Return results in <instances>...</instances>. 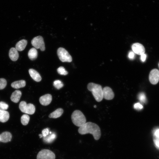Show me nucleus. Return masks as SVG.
I'll return each instance as SVG.
<instances>
[{
  "mask_svg": "<svg viewBox=\"0 0 159 159\" xmlns=\"http://www.w3.org/2000/svg\"><path fill=\"white\" fill-rule=\"evenodd\" d=\"M78 132L81 135L91 134L96 140H99L101 135V130L99 127L96 124L91 122H86L80 127L78 130Z\"/></svg>",
  "mask_w": 159,
  "mask_h": 159,
  "instance_id": "obj_1",
  "label": "nucleus"
},
{
  "mask_svg": "<svg viewBox=\"0 0 159 159\" xmlns=\"http://www.w3.org/2000/svg\"><path fill=\"white\" fill-rule=\"evenodd\" d=\"M87 88L92 92L97 101L100 102L103 99L102 89L101 85L90 82L87 85Z\"/></svg>",
  "mask_w": 159,
  "mask_h": 159,
  "instance_id": "obj_2",
  "label": "nucleus"
},
{
  "mask_svg": "<svg viewBox=\"0 0 159 159\" xmlns=\"http://www.w3.org/2000/svg\"><path fill=\"white\" fill-rule=\"evenodd\" d=\"M71 119L73 123L78 127H81L86 123V118L81 111L76 110L72 114Z\"/></svg>",
  "mask_w": 159,
  "mask_h": 159,
  "instance_id": "obj_3",
  "label": "nucleus"
},
{
  "mask_svg": "<svg viewBox=\"0 0 159 159\" xmlns=\"http://www.w3.org/2000/svg\"><path fill=\"white\" fill-rule=\"evenodd\" d=\"M20 110L23 112L30 115L34 114L35 111V106L31 103L27 104L24 101H21L19 106Z\"/></svg>",
  "mask_w": 159,
  "mask_h": 159,
  "instance_id": "obj_4",
  "label": "nucleus"
},
{
  "mask_svg": "<svg viewBox=\"0 0 159 159\" xmlns=\"http://www.w3.org/2000/svg\"><path fill=\"white\" fill-rule=\"evenodd\" d=\"M57 54L59 59L63 62H71L72 61L71 56L63 48L60 47L58 49Z\"/></svg>",
  "mask_w": 159,
  "mask_h": 159,
  "instance_id": "obj_5",
  "label": "nucleus"
},
{
  "mask_svg": "<svg viewBox=\"0 0 159 159\" xmlns=\"http://www.w3.org/2000/svg\"><path fill=\"white\" fill-rule=\"evenodd\" d=\"M37 159H55L54 153L51 150L44 149L40 151L38 153Z\"/></svg>",
  "mask_w": 159,
  "mask_h": 159,
  "instance_id": "obj_6",
  "label": "nucleus"
},
{
  "mask_svg": "<svg viewBox=\"0 0 159 159\" xmlns=\"http://www.w3.org/2000/svg\"><path fill=\"white\" fill-rule=\"evenodd\" d=\"M31 44L35 48L40 49L41 51H44L45 50L43 38L41 36H39L34 38L31 41Z\"/></svg>",
  "mask_w": 159,
  "mask_h": 159,
  "instance_id": "obj_7",
  "label": "nucleus"
},
{
  "mask_svg": "<svg viewBox=\"0 0 159 159\" xmlns=\"http://www.w3.org/2000/svg\"><path fill=\"white\" fill-rule=\"evenodd\" d=\"M149 80L152 84H157L159 81V71L157 69H153L150 72L149 75Z\"/></svg>",
  "mask_w": 159,
  "mask_h": 159,
  "instance_id": "obj_8",
  "label": "nucleus"
},
{
  "mask_svg": "<svg viewBox=\"0 0 159 159\" xmlns=\"http://www.w3.org/2000/svg\"><path fill=\"white\" fill-rule=\"evenodd\" d=\"M103 98L107 100L112 99L114 97V94L111 88L105 87L102 89Z\"/></svg>",
  "mask_w": 159,
  "mask_h": 159,
  "instance_id": "obj_9",
  "label": "nucleus"
},
{
  "mask_svg": "<svg viewBox=\"0 0 159 159\" xmlns=\"http://www.w3.org/2000/svg\"><path fill=\"white\" fill-rule=\"evenodd\" d=\"M132 48L133 52L137 54L141 55L145 52V50L144 46L140 43L133 44L132 46Z\"/></svg>",
  "mask_w": 159,
  "mask_h": 159,
  "instance_id": "obj_10",
  "label": "nucleus"
},
{
  "mask_svg": "<svg viewBox=\"0 0 159 159\" xmlns=\"http://www.w3.org/2000/svg\"><path fill=\"white\" fill-rule=\"evenodd\" d=\"M52 100L51 95L46 94L41 97L39 99L40 103L42 105L47 106L50 104Z\"/></svg>",
  "mask_w": 159,
  "mask_h": 159,
  "instance_id": "obj_11",
  "label": "nucleus"
},
{
  "mask_svg": "<svg viewBox=\"0 0 159 159\" xmlns=\"http://www.w3.org/2000/svg\"><path fill=\"white\" fill-rule=\"evenodd\" d=\"M153 138L155 147L159 150V128L154 129L153 131Z\"/></svg>",
  "mask_w": 159,
  "mask_h": 159,
  "instance_id": "obj_12",
  "label": "nucleus"
},
{
  "mask_svg": "<svg viewBox=\"0 0 159 159\" xmlns=\"http://www.w3.org/2000/svg\"><path fill=\"white\" fill-rule=\"evenodd\" d=\"M29 72L30 76L34 81L39 82L41 80V76L36 70L33 69H29Z\"/></svg>",
  "mask_w": 159,
  "mask_h": 159,
  "instance_id": "obj_13",
  "label": "nucleus"
},
{
  "mask_svg": "<svg viewBox=\"0 0 159 159\" xmlns=\"http://www.w3.org/2000/svg\"><path fill=\"white\" fill-rule=\"evenodd\" d=\"M12 138L11 134L8 132H4L0 135V141L7 143L10 141Z\"/></svg>",
  "mask_w": 159,
  "mask_h": 159,
  "instance_id": "obj_14",
  "label": "nucleus"
},
{
  "mask_svg": "<svg viewBox=\"0 0 159 159\" xmlns=\"http://www.w3.org/2000/svg\"><path fill=\"white\" fill-rule=\"evenodd\" d=\"M9 56L11 60L15 61L18 59L19 54L16 48H11L9 52Z\"/></svg>",
  "mask_w": 159,
  "mask_h": 159,
  "instance_id": "obj_15",
  "label": "nucleus"
},
{
  "mask_svg": "<svg viewBox=\"0 0 159 159\" xmlns=\"http://www.w3.org/2000/svg\"><path fill=\"white\" fill-rule=\"evenodd\" d=\"M21 92L19 90H16L11 95L10 99L11 101L15 103H17L19 100L21 95Z\"/></svg>",
  "mask_w": 159,
  "mask_h": 159,
  "instance_id": "obj_16",
  "label": "nucleus"
},
{
  "mask_svg": "<svg viewBox=\"0 0 159 159\" xmlns=\"http://www.w3.org/2000/svg\"><path fill=\"white\" fill-rule=\"evenodd\" d=\"M27 42L25 39H22L18 42L16 45V49L20 51L23 50L26 47Z\"/></svg>",
  "mask_w": 159,
  "mask_h": 159,
  "instance_id": "obj_17",
  "label": "nucleus"
},
{
  "mask_svg": "<svg viewBox=\"0 0 159 159\" xmlns=\"http://www.w3.org/2000/svg\"><path fill=\"white\" fill-rule=\"evenodd\" d=\"M9 117V114L8 111L0 109V121L4 122L7 121Z\"/></svg>",
  "mask_w": 159,
  "mask_h": 159,
  "instance_id": "obj_18",
  "label": "nucleus"
},
{
  "mask_svg": "<svg viewBox=\"0 0 159 159\" xmlns=\"http://www.w3.org/2000/svg\"><path fill=\"white\" fill-rule=\"evenodd\" d=\"M26 82L23 80L16 81L12 82L11 86L15 89H19L24 87L26 85Z\"/></svg>",
  "mask_w": 159,
  "mask_h": 159,
  "instance_id": "obj_19",
  "label": "nucleus"
},
{
  "mask_svg": "<svg viewBox=\"0 0 159 159\" xmlns=\"http://www.w3.org/2000/svg\"><path fill=\"white\" fill-rule=\"evenodd\" d=\"M63 112V110L61 108H59L50 113L49 115L50 118H56L59 117Z\"/></svg>",
  "mask_w": 159,
  "mask_h": 159,
  "instance_id": "obj_20",
  "label": "nucleus"
},
{
  "mask_svg": "<svg viewBox=\"0 0 159 159\" xmlns=\"http://www.w3.org/2000/svg\"><path fill=\"white\" fill-rule=\"evenodd\" d=\"M56 135L54 133L49 134L46 137H43V141L46 143H50L52 142L56 138Z\"/></svg>",
  "mask_w": 159,
  "mask_h": 159,
  "instance_id": "obj_21",
  "label": "nucleus"
},
{
  "mask_svg": "<svg viewBox=\"0 0 159 159\" xmlns=\"http://www.w3.org/2000/svg\"><path fill=\"white\" fill-rule=\"evenodd\" d=\"M37 51L35 48H31L28 52V56L31 60L36 59L37 57Z\"/></svg>",
  "mask_w": 159,
  "mask_h": 159,
  "instance_id": "obj_22",
  "label": "nucleus"
},
{
  "mask_svg": "<svg viewBox=\"0 0 159 159\" xmlns=\"http://www.w3.org/2000/svg\"><path fill=\"white\" fill-rule=\"evenodd\" d=\"M29 117L28 115H23L21 117V122L23 125H26L29 122Z\"/></svg>",
  "mask_w": 159,
  "mask_h": 159,
  "instance_id": "obj_23",
  "label": "nucleus"
},
{
  "mask_svg": "<svg viewBox=\"0 0 159 159\" xmlns=\"http://www.w3.org/2000/svg\"><path fill=\"white\" fill-rule=\"evenodd\" d=\"M53 86L57 89H59L63 87V83L60 80H57L53 82Z\"/></svg>",
  "mask_w": 159,
  "mask_h": 159,
  "instance_id": "obj_24",
  "label": "nucleus"
},
{
  "mask_svg": "<svg viewBox=\"0 0 159 159\" xmlns=\"http://www.w3.org/2000/svg\"><path fill=\"white\" fill-rule=\"evenodd\" d=\"M58 73L60 75H66L68 74V72L63 67H60L57 70Z\"/></svg>",
  "mask_w": 159,
  "mask_h": 159,
  "instance_id": "obj_25",
  "label": "nucleus"
},
{
  "mask_svg": "<svg viewBox=\"0 0 159 159\" xmlns=\"http://www.w3.org/2000/svg\"><path fill=\"white\" fill-rule=\"evenodd\" d=\"M138 98L140 101L142 103H144L146 102V97L145 95L143 92L140 93L139 94Z\"/></svg>",
  "mask_w": 159,
  "mask_h": 159,
  "instance_id": "obj_26",
  "label": "nucleus"
},
{
  "mask_svg": "<svg viewBox=\"0 0 159 159\" xmlns=\"http://www.w3.org/2000/svg\"><path fill=\"white\" fill-rule=\"evenodd\" d=\"M7 85V81L4 78L0 79V90L4 89Z\"/></svg>",
  "mask_w": 159,
  "mask_h": 159,
  "instance_id": "obj_27",
  "label": "nucleus"
},
{
  "mask_svg": "<svg viewBox=\"0 0 159 159\" xmlns=\"http://www.w3.org/2000/svg\"><path fill=\"white\" fill-rule=\"evenodd\" d=\"M9 107L8 105L5 102H0V109L2 110H5L8 109Z\"/></svg>",
  "mask_w": 159,
  "mask_h": 159,
  "instance_id": "obj_28",
  "label": "nucleus"
},
{
  "mask_svg": "<svg viewBox=\"0 0 159 159\" xmlns=\"http://www.w3.org/2000/svg\"><path fill=\"white\" fill-rule=\"evenodd\" d=\"M49 134V129L48 128L44 129L42 131V134L43 137H45Z\"/></svg>",
  "mask_w": 159,
  "mask_h": 159,
  "instance_id": "obj_29",
  "label": "nucleus"
},
{
  "mask_svg": "<svg viewBox=\"0 0 159 159\" xmlns=\"http://www.w3.org/2000/svg\"><path fill=\"white\" fill-rule=\"evenodd\" d=\"M134 108L136 110H140L143 108V105L139 103L135 104L134 106Z\"/></svg>",
  "mask_w": 159,
  "mask_h": 159,
  "instance_id": "obj_30",
  "label": "nucleus"
},
{
  "mask_svg": "<svg viewBox=\"0 0 159 159\" xmlns=\"http://www.w3.org/2000/svg\"><path fill=\"white\" fill-rule=\"evenodd\" d=\"M128 57L130 59H133L135 57V54L134 52L132 51H130L129 53L128 54Z\"/></svg>",
  "mask_w": 159,
  "mask_h": 159,
  "instance_id": "obj_31",
  "label": "nucleus"
},
{
  "mask_svg": "<svg viewBox=\"0 0 159 159\" xmlns=\"http://www.w3.org/2000/svg\"><path fill=\"white\" fill-rule=\"evenodd\" d=\"M140 55H141V57H140L141 60L142 62H144L145 60V59H146V54H145V53H144Z\"/></svg>",
  "mask_w": 159,
  "mask_h": 159,
  "instance_id": "obj_32",
  "label": "nucleus"
},
{
  "mask_svg": "<svg viewBox=\"0 0 159 159\" xmlns=\"http://www.w3.org/2000/svg\"><path fill=\"white\" fill-rule=\"evenodd\" d=\"M39 136L40 138H41L43 136L42 134H39Z\"/></svg>",
  "mask_w": 159,
  "mask_h": 159,
  "instance_id": "obj_33",
  "label": "nucleus"
},
{
  "mask_svg": "<svg viewBox=\"0 0 159 159\" xmlns=\"http://www.w3.org/2000/svg\"></svg>",
  "mask_w": 159,
  "mask_h": 159,
  "instance_id": "obj_34",
  "label": "nucleus"
}]
</instances>
